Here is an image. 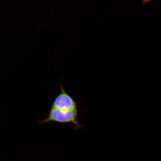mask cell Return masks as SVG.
I'll return each mask as SVG.
<instances>
[{
  "mask_svg": "<svg viewBox=\"0 0 161 161\" xmlns=\"http://www.w3.org/2000/svg\"><path fill=\"white\" fill-rule=\"evenodd\" d=\"M78 110H62L51 108L47 118L40 122V124H46L52 122L60 123H71L75 128H80V124L78 120Z\"/></svg>",
  "mask_w": 161,
  "mask_h": 161,
  "instance_id": "obj_1",
  "label": "cell"
},
{
  "mask_svg": "<svg viewBox=\"0 0 161 161\" xmlns=\"http://www.w3.org/2000/svg\"><path fill=\"white\" fill-rule=\"evenodd\" d=\"M52 108L62 110H77L75 100L65 91L62 86H60L59 94L52 103Z\"/></svg>",
  "mask_w": 161,
  "mask_h": 161,
  "instance_id": "obj_2",
  "label": "cell"
}]
</instances>
